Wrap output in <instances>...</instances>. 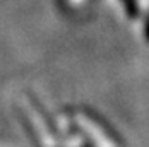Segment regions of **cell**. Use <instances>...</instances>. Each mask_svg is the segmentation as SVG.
<instances>
[{
	"label": "cell",
	"instance_id": "8992f818",
	"mask_svg": "<svg viewBox=\"0 0 149 147\" xmlns=\"http://www.w3.org/2000/svg\"><path fill=\"white\" fill-rule=\"evenodd\" d=\"M57 2H58L60 7H67V5H69V3H67V0H57Z\"/></svg>",
	"mask_w": 149,
	"mask_h": 147
},
{
	"label": "cell",
	"instance_id": "7a4b0ae2",
	"mask_svg": "<svg viewBox=\"0 0 149 147\" xmlns=\"http://www.w3.org/2000/svg\"><path fill=\"white\" fill-rule=\"evenodd\" d=\"M21 116L24 118L21 121L28 127L36 144H40L41 147H58V132L55 125L48 120L38 101L28 98L21 106Z\"/></svg>",
	"mask_w": 149,
	"mask_h": 147
},
{
	"label": "cell",
	"instance_id": "277c9868",
	"mask_svg": "<svg viewBox=\"0 0 149 147\" xmlns=\"http://www.w3.org/2000/svg\"><path fill=\"white\" fill-rule=\"evenodd\" d=\"M122 7H123V12L129 19H137L141 14V5H139V0H120Z\"/></svg>",
	"mask_w": 149,
	"mask_h": 147
},
{
	"label": "cell",
	"instance_id": "6da1fadb",
	"mask_svg": "<svg viewBox=\"0 0 149 147\" xmlns=\"http://www.w3.org/2000/svg\"><path fill=\"white\" fill-rule=\"evenodd\" d=\"M69 118L74 128L82 133L93 144V147H122L120 137L96 113H93L86 108H79V110L70 111Z\"/></svg>",
	"mask_w": 149,
	"mask_h": 147
},
{
	"label": "cell",
	"instance_id": "3957f363",
	"mask_svg": "<svg viewBox=\"0 0 149 147\" xmlns=\"http://www.w3.org/2000/svg\"><path fill=\"white\" fill-rule=\"evenodd\" d=\"M65 135H67V146L65 147H93V144L79 130H75V128H72L70 132L65 133Z\"/></svg>",
	"mask_w": 149,
	"mask_h": 147
},
{
	"label": "cell",
	"instance_id": "5b68a950",
	"mask_svg": "<svg viewBox=\"0 0 149 147\" xmlns=\"http://www.w3.org/2000/svg\"><path fill=\"white\" fill-rule=\"evenodd\" d=\"M142 31H144V38H146V41L149 43V14L144 17V28H142Z\"/></svg>",
	"mask_w": 149,
	"mask_h": 147
}]
</instances>
